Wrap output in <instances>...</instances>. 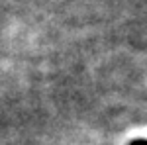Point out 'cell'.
Instances as JSON below:
<instances>
[{
  "label": "cell",
  "instance_id": "1",
  "mask_svg": "<svg viewBox=\"0 0 147 145\" xmlns=\"http://www.w3.org/2000/svg\"><path fill=\"white\" fill-rule=\"evenodd\" d=\"M129 145H147V139H136V141H131Z\"/></svg>",
  "mask_w": 147,
  "mask_h": 145
}]
</instances>
